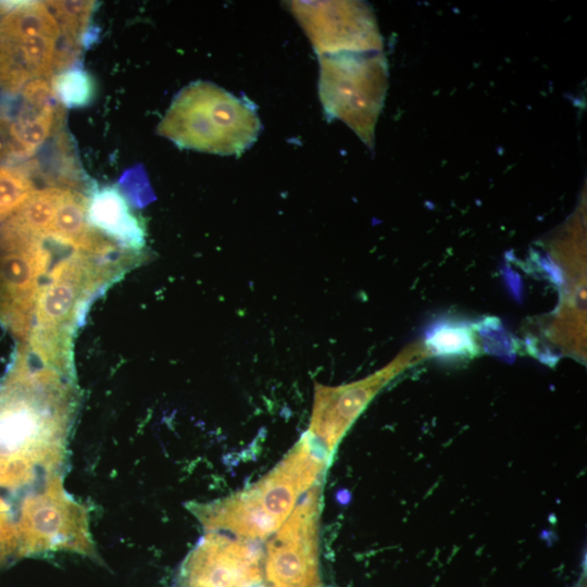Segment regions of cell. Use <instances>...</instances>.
<instances>
[{"label": "cell", "instance_id": "cell-17", "mask_svg": "<svg viewBox=\"0 0 587 587\" xmlns=\"http://www.w3.org/2000/svg\"><path fill=\"white\" fill-rule=\"evenodd\" d=\"M16 546V532L8 519L7 512H2L0 513V560L12 552Z\"/></svg>", "mask_w": 587, "mask_h": 587}, {"label": "cell", "instance_id": "cell-18", "mask_svg": "<svg viewBox=\"0 0 587 587\" xmlns=\"http://www.w3.org/2000/svg\"><path fill=\"white\" fill-rule=\"evenodd\" d=\"M14 155L13 141L11 136V120L0 111V163Z\"/></svg>", "mask_w": 587, "mask_h": 587}, {"label": "cell", "instance_id": "cell-8", "mask_svg": "<svg viewBox=\"0 0 587 587\" xmlns=\"http://www.w3.org/2000/svg\"><path fill=\"white\" fill-rule=\"evenodd\" d=\"M88 224L123 249L143 248L146 228L142 220L130 209L125 196L114 186H95L87 198Z\"/></svg>", "mask_w": 587, "mask_h": 587}, {"label": "cell", "instance_id": "cell-4", "mask_svg": "<svg viewBox=\"0 0 587 587\" xmlns=\"http://www.w3.org/2000/svg\"><path fill=\"white\" fill-rule=\"evenodd\" d=\"M321 498L317 483L268 541L265 577L270 587H320Z\"/></svg>", "mask_w": 587, "mask_h": 587}, {"label": "cell", "instance_id": "cell-19", "mask_svg": "<svg viewBox=\"0 0 587 587\" xmlns=\"http://www.w3.org/2000/svg\"><path fill=\"white\" fill-rule=\"evenodd\" d=\"M8 508L4 502L0 499V513L7 512Z\"/></svg>", "mask_w": 587, "mask_h": 587}, {"label": "cell", "instance_id": "cell-5", "mask_svg": "<svg viewBox=\"0 0 587 587\" xmlns=\"http://www.w3.org/2000/svg\"><path fill=\"white\" fill-rule=\"evenodd\" d=\"M260 554L247 539L211 532L186 558L177 587H259Z\"/></svg>", "mask_w": 587, "mask_h": 587}, {"label": "cell", "instance_id": "cell-3", "mask_svg": "<svg viewBox=\"0 0 587 587\" xmlns=\"http://www.w3.org/2000/svg\"><path fill=\"white\" fill-rule=\"evenodd\" d=\"M107 257L74 251L58 262L40 286L27 350L43 365L59 371L73 367L72 337L84 304L136 255Z\"/></svg>", "mask_w": 587, "mask_h": 587}, {"label": "cell", "instance_id": "cell-2", "mask_svg": "<svg viewBox=\"0 0 587 587\" xmlns=\"http://www.w3.org/2000/svg\"><path fill=\"white\" fill-rule=\"evenodd\" d=\"M326 453L304 435L285 458L249 488L212 503L197 504L193 512L210 532L225 530L242 539H263L274 534L315 484L326 466Z\"/></svg>", "mask_w": 587, "mask_h": 587}, {"label": "cell", "instance_id": "cell-13", "mask_svg": "<svg viewBox=\"0 0 587 587\" xmlns=\"http://www.w3.org/2000/svg\"><path fill=\"white\" fill-rule=\"evenodd\" d=\"M53 97L67 109H78L91 103L96 95L92 76L80 67H71L51 77Z\"/></svg>", "mask_w": 587, "mask_h": 587}, {"label": "cell", "instance_id": "cell-9", "mask_svg": "<svg viewBox=\"0 0 587 587\" xmlns=\"http://www.w3.org/2000/svg\"><path fill=\"white\" fill-rule=\"evenodd\" d=\"M87 198L68 188H62L51 232L48 238L95 255L116 253V246L92 228L86 217Z\"/></svg>", "mask_w": 587, "mask_h": 587}, {"label": "cell", "instance_id": "cell-1", "mask_svg": "<svg viewBox=\"0 0 587 587\" xmlns=\"http://www.w3.org/2000/svg\"><path fill=\"white\" fill-rule=\"evenodd\" d=\"M64 377L24 352L0 387V485L24 484L37 466L54 471L63 459L75 410Z\"/></svg>", "mask_w": 587, "mask_h": 587}, {"label": "cell", "instance_id": "cell-10", "mask_svg": "<svg viewBox=\"0 0 587 587\" xmlns=\"http://www.w3.org/2000/svg\"><path fill=\"white\" fill-rule=\"evenodd\" d=\"M63 108L54 102L40 110L23 107L20 114L11 120V136L14 155L27 158L34 154L63 120Z\"/></svg>", "mask_w": 587, "mask_h": 587}, {"label": "cell", "instance_id": "cell-15", "mask_svg": "<svg viewBox=\"0 0 587 587\" xmlns=\"http://www.w3.org/2000/svg\"><path fill=\"white\" fill-rule=\"evenodd\" d=\"M21 95L24 101L23 107L32 110H40L55 100L51 78L32 79L22 88Z\"/></svg>", "mask_w": 587, "mask_h": 587}, {"label": "cell", "instance_id": "cell-16", "mask_svg": "<svg viewBox=\"0 0 587 587\" xmlns=\"http://www.w3.org/2000/svg\"><path fill=\"white\" fill-rule=\"evenodd\" d=\"M434 346L440 351H459L467 344V335L464 330H441L433 339Z\"/></svg>", "mask_w": 587, "mask_h": 587}, {"label": "cell", "instance_id": "cell-6", "mask_svg": "<svg viewBox=\"0 0 587 587\" xmlns=\"http://www.w3.org/2000/svg\"><path fill=\"white\" fill-rule=\"evenodd\" d=\"M229 100L209 84H192L173 101L159 133L180 147L224 150L222 133L230 125Z\"/></svg>", "mask_w": 587, "mask_h": 587}, {"label": "cell", "instance_id": "cell-11", "mask_svg": "<svg viewBox=\"0 0 587 587\" xmlns=\"http://www.w3.org/2000/svg\"><path fill=\"white\" fill-rule=\"evenodd\" d=\"M62 188L35 190L28 200L9 220L25 233L47 239L50 235Z\"/></svg>", "mask_w": 587, "mask_h": 587}, {"label": "cell", "instance_id": "cell-12", "mask_svg": "<svg viewBox=\"0 0 587 587\" xmlns=\"http://www.w3.org/2000/svg\"><path fill=\"white\" fill-rule=\"evenodd\" d=\"M45 3L58 22L60 38L63 37L66 48L76 51L88 29L97 2L46 1Z\"/></svg>", "mask_w": 587, "mask_h": 587}, {"label": "cell", "instance_id": "cell-14", "mask_svg": "<svg viewBox=\"0 0 587 587\" xmlns=\"http://www.w3.org/2000/svg\"><path fill=\"white\" fill-rule=\"evenodd\" d=\"M35 190L24 172L0 165V221L8 220L18 211Z\"/></svg>", "mask_w": 587, "mask_h": 587}, {"label": "cell", "instance_id": "cell-7", "mask_svg": "<svg viewBox=\"0 0 587 587\" xmlns=\"http://www.w3.org/2000/svg\"><path fill=\"white\" fill-rule=\"evenodd\" d=\"M50 261L43 239L0 247V316L24 338L29 335L39 282Z\"/></svg>", "mask_w": 587, "mask_h": 587}]
</instances>
